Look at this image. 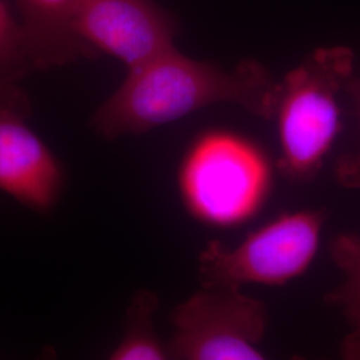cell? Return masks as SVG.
Listing matches in <instances>:
<instances>
[{
  "label": "cell",
  "mask_w": 360,
  "mask_h": 360,
  "mask_svg": "<svg viewBox=\"0 0 360 360\" xmlns=\"http://www.w3.org/2000/svg\"><path fill=\"white\" fill-rule=\"evenodd\" d=\"M272 184L263 148L230 129L202 132L180 162L178 188L187 212L198 221L232 229L254 218Z\"/></svg>",
  "instance_id": "3"
},
{
  "label": "cell",
  "mask_w": 360,
  "mask_h": 360,
  "mask_svg": "<svg viewBox=\"0 0 360 360\" xmlns=\"http://www.w3.org/2000/svg\"><path fill=\"white\" fill-rule=\"evenodd\" d=\"M324 210L281 214L235 247L212 240L198 257L202 287H279L309 270L319 248Z\"/></svg>",
  "instance_id": "4"
},
{
  "label": "cell",
  "mask_w": 360,
  "mask_h": 360,
  "mask_svg": "<svg viewBox=\"0 0 360 360\" xmlns=\"http://www.w3.org/2000/svg\"><path fill=\"white\" fill-rule=\"evenodd\" d=\"M77 32L131 68L172 47L178 22L155 0H79Z\"/></svg>",
  "instance_id": "7"
},
{
  "label": "cell",
  "mask_w": 360,
  "mask_h": 360,
  "mask_svg": "<svg viewBox=\"0 0 360 360\" xmlns=\"http://www.w3.org/2000/svg\"><path fill=\"white\" fill-rule=\"evenodd\" d=\"M346 92L354 101L360 126V77H352V79L348 82ZM335 175L340 186L346 188H352V190L360 188V129L359 138L354 150L342 155L338 159L336 167H335Z\"/></svg>",
  "instance_id": "12"
},
{
  "label": "cell",
  "mask_w": 360,
  "mask_h": 360,
  "mask_svg": "<svg viewBox=\"0 0 360 360\" xmlns=\"http://www.w3.org/2000/svg\"><path fill=\"white\" fill-rule=\"evenodd\" d=\"M330 255L343 274V282L326 294L324 302L339 309L351 328L343 342V355L360 359V235H338L330 243Z\"/></svg>",
  "instance_id": "9"
},
{
  "label": "cell",
  "mask_w": 360,
  "mask_h": 360,
  "mask_svg": "<svg viewBox=\"0 0 360 360\" xmlns=\"http://www.w3.org/2000/svg\"><path fill=\"white\" fill-rule=\"evenodd\" d=\"M28 103L13 84L0 86V190L38 212L58 203L65 171L56 156L28 127Z\"/></svg>",
  "instance_id": "6"
},
{
  "label": "cell",
  "mask_w": 360,
  "mask_h": 360,
  "mask_svg": "<svg viewBox=\"0 0 360 360\" xmlns=\"http://www.w3.org/2000/svg\"><path fill=\"white\" fill-rule=\"evenodd\" d=\"M159 306V297L147 290L138 291L131 299L123 338L110 359L165 360L169 359L168 346L155 333L154 315Z\"/></svg>",
  "instance_id": "10"
},
{
  "label": "cell",
  "mask_w": 360,
  "mask_h": 360,
  "mask_svg": "<svg viewBox=\"0 0 360 360\" xmlns=\"http://www.w3.org/2000/svg\"><path fill=\"white\" fill-rule=\"evenodd\" d=\"M169 359H264L266 304L231 287H202L171 314Z\"/></svg>",
  "instance_id": "5"
},
{
  "label": "cell",
  "mask_w": 360,
  "mask_h": 360,
  "mask_svg": "<svg viewBox=\"0 0 360 360\" xmlns=\"http://www.w3.org/2000/svg\"><path fill=\"white\" fill-rule=\"evenodd\" d=\"M354 77V52L319 49L279 82L274 117L281 147L279 169L304 184L322 169L342 129L340 95Z\"/></svg>",
  "instance_id": "2"
},
{
  "label": "cell",
  "mask_w": 360,
  "mask_h": 360,
  "mask_svg": "<svg viewBox=\"0 0 360 360\" xmlns=\"http://www.w3.org/2000/svg\"><path fill=\"white\" fill-rule=\"evenodd\" d=\"M279 83L255 60L232 70L196 60L175 46L129 68L119 89L91 119L104 139L141 135L210 105L236 104L272 120Z\"/></svg>",
  "instance_id": "1"
},
{
  "label": "cell",
  "mask_w": 360,
  "mask_h": 360,
  "mask_svg": "<svg viewBox=\"0 0 360 360\" xmlns=\"http://www.w3.org/2000/svg\"><path fill=\"white\" fill-rule=\"evenodd\" d=\"M34 70L35 65L22 23L0 0V86L13 84Z\"/></svg>",
  "instance_id": "11"
},
{
  "label": "cell",
  "mask_w": 360,
  "mask_h": 360,
  "mask_svg": "<svg viewBox=\"0 0 360 360\" xmlns=\"http://www.w3.org/2000/svg\"><path fill=\"white\" fill-rule=\"evenodd\" d=\"M35 70L70 65L96 53L79 38V0H15Z\"/></svg>",
  "instance_id": "8"
}]
</instances>
